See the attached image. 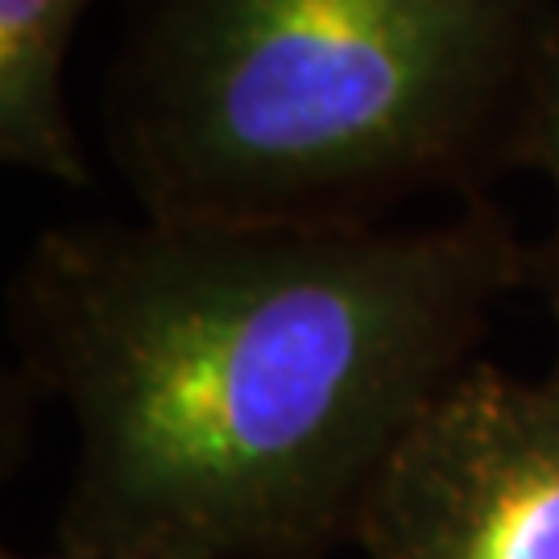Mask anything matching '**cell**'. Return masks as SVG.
<instances>
[{
	"label": "cell",
	"mask_w": 559,
	"mask_h": 559,
	"mask_svg": "<svg viewBox=\"0 0 559 559\" xmlns=\"http://www.w3.org/2000/svg\"><path fill=\"white\" fill-rule=\"evenodd\" d=\"M535 282L489 195L436 224L83 221L9 290L25 378L75 427L59 547L323 559L390 452Z\"/></svg>",
	"instance_id": "cell-1"
},
{
	"label": "cell",
	"mask_w": 559,
	"mask_h": 559,
	"mask_svg": "<svg viewBox=\"0 0 559 559\" xmlns=\"http://www.w3.org/2000/svg\"><path fill=\"white\" fill-rule=\"evenodd\" d=\"M559 0H120L104 141L141 216L385 224L531 166Z\"/></svg>",
	"instance_id": "cell-2"
},
{
	"label": "cell",
	"mask_w": 559,
	"mask_h": 559,
	"mask_svg": "<svg viewBox=\"0 0 559 559\" xmlns=\"http://www.w3.org/2000/svg\"><path fill=\"white\" fill-rule=\"evenodd\" d=\"M365 559H559V365L473 360L411 423L357 522Z\"/></svg>",
	"instance_id": "cell-3"
},
{
	"label": "cell",
	"mask_w": 559,
	"mask_h": 559,
	"mask_svg": "<svg viewBox=\"0 0 559 559\" xmlns=\"http://www.w3.org/2000/svg\"><path fill=\"white\" fill-rule=\"evenodd\" d=\"M92 0H0V158L67 187H87L71 112L62 104V62Z\"/></svg>",
	"instance_id": "cell-4"
},
{
	"label": "cell",
	"mask_w": 559,
	"mask_h": 559,
	"mask_svg": "<svg viewBox=\"0 0 559 559\" xmlns=\"http://www.w3.org/2000/svg\"><path fill=\"white\" fill-rule=\"evenodd\" d=\"M531 166H539L556 187V233L535 249V282L543 290V302L551 311L559 336V34L551 41V55L543 62L539 96H535V124H531Z\"/></svg>",
	"instance_id": "cell-5"
},
{
	"label": "cell",
	"mask_w": 559,
	"mask_h": 559,
	"mask_svg": "<svg viewBox=\"0 0 559 559\" xmlns=\"http://www.w3.org/2000/svg\"><path fill=\"white\" fill-rule=\"evenodd\" d=\"M4 559H87V556H71V551H62V547H55L50 556H4Z\"/></svg>",
	"instance_id": "cell-6"
}]
</instances>
